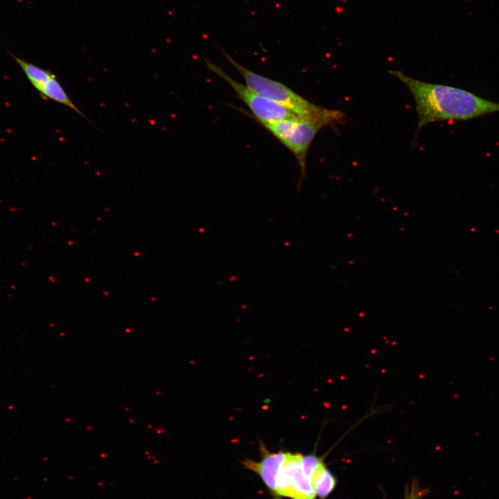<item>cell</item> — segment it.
Instances as JSON below:
<instances>
[{
  "mask_svg": "<svg viewBox=\"0 0 499 499\" xmlns=\"http://www.w3.org/2000/svg\"><path fill=\"white\" fill-rule=\"evenodd\" d=\"M35 89L44 98L50 99L64 105L86 118L84 113L78 109L69 98L54 73Z\"/></svg>",
  "mask_w": 499,
  "mask_h": 499,
  "instance_id": "7",
  "label": "cell"
},
{
  "mask_svg": "<svg viewBox=\"0 0 499 499\" xmlns=\"http://www.w3.org/2000/svg\"><path fill=\"white\" fill-rule=\"evenodd\" d=\"M425 493L426 491H423L417 482H413L410 491L406 492L405 499H421Z\"/></svg>",
  "mask_w": 499,
  "mask_h": 499,
  "instance_id": "10",
  "label": "cell"
},
{
  "mask_svg": "<svg viewBox=\"0 0 499 499\" xmlns=\"http://www.w3.org/2000/svg\"><path fill=\"white\" fill-rule=\"evenodd\" d=\"M323 464H324V463L322 459L315 455H306L302 456V468L306 476L310 482L314 474Z\"/></svg>",
  "mask_w": 499,
  "mask_h": 499,
  "instance_id": "9",
  "label": "cell"
},
{
  "mask_svg": "<svg viewBox=\"0 0 499 499\" xmlns=\"http://www.w3.org/2000/svg\"><path fill=\"white\" fill-rule=\"evenodd\" d=\"M261 459L255 462L252 459L243 461L245 468L257 473L271 492L275 494L276 480L286 456V452H270L263 444L260 445Z\"/></svg>",
  "mask_w": 499,
  "mask_h": 499,
  "instance_id": "6",
  "label": "cell"
},
{
  "mask_svg": "<svg viewBox=\"0 0 499 499\" xmlns=\"http://www.w3.org/2000/svg\"><path fill=\"white\" fill-rule=\"evenodd\" d=\"M207 68L227 82L239 98L248 107L263 125L281 120L297 118L295 114L283 106L252 90L246 85L235 80L218 66L206 61Z\"/></svg>",
  "mask_w": 499,
  "mask_h": 499,
  "instance_id": "4",
  "label": "cell"
},
{
  "mask_svg": "<svg viewBox=\"0 0 499 499\" xmlns=\"http://www.w3.org/2000/svg\"><path fill=\"white\" fill-rule=\"evenodd\" d=\"M311 483L316 496L324 499L334 489L336 480L325 464H323L314 474Z\"/></svg>",
  "mask_w": 499,
  "mask_h": 499,
  "instance_id": "8",
  "label": "cell"
},
{
  "mask_svg": "<svg viewBox=\"0 0 499 499\" xmlns=\"http://www.w3.org/2000/svg\"><path fill=\"white\" fill-rule=\"evenodd\" d=\"M303 455L286 452L276 480L275 495L291 499H315L316 494L302 465Z\"/></svg>",
  "mask_w": 499,
  "mask_h": 499,
  "instance_id": "5",
  "label": "cell"
},
{
  "mask_svg": "<svg viewBox=\"0 0 499 499\" xmlns=\"http://www.w3.org/2000/svg\"><path fill=\"white\" fill-rule=\"evenodd\" d=\"M225 58L238 71L245 85L257 94L283 106L297 116L332 126L344 121V113L316 105L295 92L284 84L247 69L228 54Z\"/></svg>",
  "mask_w": 499,
  "mask_h": 499,
  "instance_id": "2",
  "label": "cell"
},
{
  "mask_svg": "<svg viewBox=\"0 0 499 499\" xmlns=\"http://www.w3.org/2000/svg\"><path fill=\"white\" fill-rule=\"evenodd\" d=\"M295 156L300 169L297 183L299 191L306 176V157L315 137L324 124L299 117L281 120L263 125Z\"/></svg>",
  "mask_w": 499,
  "mask_h": 499,
  "instance_id": "3",
  "label": "cell"
},
{
  "mask_svg": "<svg viewBox=\"0 0 499 499\" xmlns=\"http://www.w3.org/2000/svg\"><path fill=\"white\" fill-rule=\"evenodd\" d=\"M389 73L399 79L414 98L417 131L431 123L468 120L499 112V103L462 89L421 81L399 70H389Z\"/></svg>",
  "mask_w": 499,
  "mask_h": 499,
  "instance_id": "1",
  "label": "cell"
}]
</instances>
